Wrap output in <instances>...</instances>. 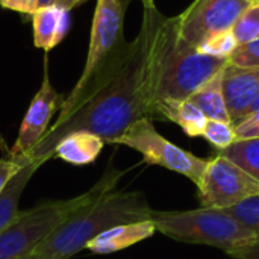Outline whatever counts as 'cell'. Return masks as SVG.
I'll use <instances>...</instances> for the list:
<instances>
[{
	"instance_id": "1",
	"label": "cell",
	"mask_w": 259,
	"mask_h": 259,
	"mask_svg": "<svg viewBox=\"0 0 259 259\" xmlns=\"http://www.w3.org/2000/svg\"><path fill=\"white\" fill-rule=\"evenodd\" d=\"M176 27L178 17H164L156 6L144 8L137 38L111 58L68 111L59 114L29 158L42 165L56 144L76 131L114 144L135 121L153 120L161 64Z\"/></svg>"
},
{
	"instance_id": "2",
	"label": "cell",
	"mask_w": 259,
	"mask_h": 259,
	"mask_svg": "<svg viewBox=\"0 0 259 259\" xmlns=\"http://www.w3.org/2000/svg\"><path fill=\"white\" fill-rule=\"evenodd\" d=\"M152 211L143 193L112 190L73 212L30 253V258H71L114 226L150 220Z\"/></svg>"
},
{
	"instance_id": "3",
	"label": "cell",
	"mask_w": 259,
	"mask_h": 259,
	"mask_svg": "<svg viewBox=\"0 0 259 259\" xmlns=\"http://www.w3.org/2000/svg\"><path fill=\"white\" fill-rule=\"evenodd\" d=\"M121 171L109 167L88 191L73 199L44 202L32 209L20 211L17 219L0 232V259L29 256L56 228L87 203L115 190Z\"/></svg>"
},
{
	"instance_id": "4",
	"label": "cell",
	"mask_w": 259,
	"mask_h": 259,
	"mask_svg": "<svg viewBox=\"0 0 259 259\" xmlns=\"http://www.w3.org/2000/svg\"><path fill=\"white\" fill-rule=\"evenodd\" d=\"M156 232L190 244L223 250L228 256L253 246L258 238L226 209L197 208L190 211H152Z\"/></svg>"
},
{
	"instance_id": "5",
	"label": "cell",
	"mask_w": 259,
	"mask_h": 259,
	"mask_svg": "<svg viewBox=\"0 0 259 259\" xmlns=\"http://www.w3.org/2000/svg\"><path fill=\"white\" fill-rule=\"evenodd\" d=\"M226 64L228 59L200 53L197 49L184 42L178 36L176 27L161 64L155 96V118L159 105L187 100L203 83L222 71Z\"/></svg>"
},
{
	"instance_id": "6",
	"label": "cell",
	"mask_w": 259,
	"mask_h": 259,
	"mask_svg": "<svg viewBox=\"0 0 259 259\" xmlns=\"http://www.w3.org/2000/svg\"><path fill=\"white\" fill-rule=\"evenodd\" d=\"M129 2L131 0H97L87 62L77 83L65 97L59 114L68 111L79 100L111 58H114L127 42L123 36V24Z\"/></svg>"
},
{
	"instance_id": "7",
	"label": "cell",
	"mask_w": 259,
	"mask_h": 259,
	"mask_svg": "<svg viewBox=\"0 0 259 259\" xmlns=\"http://www.w3.org/2000/svg\"><path fill=\"white\" fill-rule=\"evenodd\" d=\"M114 144L127 146L138 152L147 164L182 175L196 185L200 182L208 164V159L199 158L164 138L150 118L135 121Z\"/></svg>"
},
{
	"instance_id": "8",
	"label": "cell",
	"mask_w": 259,
	"mask_h": 259,
	"mask_svg": "<svg viewBox=\"0 0 259 259\" xmlns=\"http://www.w3.org/2000/svg\"><path fill=\"white\" fill-rule=\"evenodd\" d=\"M197 190L202 206L229 209L259 194V182L235 162L219 153L208 159Z\"/></svg>"
},
{
	"instance_id": "9",
	"label": "cell",
	"mask_w": 259,
	"mask_h": 259,
	"mask_svg": "<svg viewBox=\"0 0 259 259\" xmlns=\"http://www.w3.org/2000/svg\"><path fill=\"white\" fill-rule=\"evenodd\" d=\"M255 0H196L178 15V36L197 49L211 35L231 30Z\"/></svg>"
},
{
	"instance_id": "10",
	"label": "cell",
	"mask_w": 259,
	"mask_h": 259,
	"mask_svg": "<svg viewBox=\"0 0 259 259\" xmlns=\"http://www.w3.org/2000/svg\"><path fill=\"white\" fill-rule=\"evenodd\" d=\"M64 97L52 87L49 80V73L44 70V79L41 88L33 96L29 109L21 121L18 137L9 150V156L21 158L30 155V152L38 146V143L44 138L50 127V121L56 111H61L64 105Z\"/></svg>"
},
{
	"instance_id": "11",
	"label": "cell",
	"mask_w": 259,
	"mask_h": 259,
	"mask_svg": "<svg viewBox=\"0 0 259 259\" xmlns=\"http://www.w3.org/2000/svg\"><path fill=\"white\" fill-rule=\"evenodd\" d=\"M222 74L226 106L235 126L247 115L249 106L259 96V68H243L228 62Z\"/></svg>"
},
{
	"instance_id": "12",
	"label": "cell",
	"mask_w": 259,
	"mask_h": 259,
	"mask_svg": "<svg viewBox=\"0 0 259 259\" xmlns=\"http://www.w3.org/2000/svg\"><path fill=\"white\" fill-rule=\"evenodd\" d=\"M155 232L156 228L150 220L118 225L97 235L87 244L85 249L99 255L114 253L153 237Z\"/></svg>"
},
{
	"instance_id": "13",
	"label": "cell",
	"mask_w": 259,
	"mask_h": 259,
	"mask_svg": "<svg viewBox=\"0 0 259 259\" xmlns=\"http://www.w3.org/2000/svg\"><path fill=\"white\" fill-rule=\"evenodd\" d=\"M33 44L46 52L56 47L68 29V11L59 5L38 8L32 14Z\"/></svg>"
},
{
	"instance_id": "14",
	"label": "cell",
	"mask_w": 259,
	"mask_h": 259,
	"mask_svg": "<svg viewBox=\"0 0 259 259\" xmlns=\"http://www.w3.org/2000/svg\"><path fill=\"white\" fill-rule=\"evenodd\" d=\"M105 141L90 132L76 131L65 135L55 147L53 156L73 165H85L96 161L103 149Z\"/></svg>"
},
{
	"instance_id": "15",
	"label": "cell",
	"mask_w": 259,
	"mask_h": 259,
	"mask_svg": "<svg viewBox=\"0 0 259 259\" xmlns=\"http://www.w3.org/2000/svg\"><path fill=\"white\" fill-rule=\"evenodd\" d=\"M39 167H41V164L38 161L30 159L5 185V188L0 194V232H3L20 214L18 203H20L21 194L24 193L26 185L29 184L32 175Z\"/></svg>"
},
{
	"instance_id": "16",
	"label": "cell",
	"mask_w": 259,
	"mask_h": 259,
	"mask_svg": "<svg viewBox=\"0 0 259 259\" xmlns=\"http://www.w3.org/2000/svg\"><path fill=\"white\" fill-rule=\"evenodd\" d=\"M156 118L170 120L182 127L188 137H202L208 118L188 99L182 102H167L156 108Z\"/></svg>"
},
{
	"instance_id": "17",
	"label": "cell",
	"mask_w": 259,
	"mask_h": 259,
	"mask_svg": "<svg viewBox=\"0 0 259 259\" xmlns=\"http://www.w3.org/2000/svg\"><path fill=\"white\" fill-rule=\"evenodd\" d=\"M223 74L219 71L214 77H211L206 83H203L196 93H193L188 100L194 103L208 120H220V121H229V111L225 100L223 93Z\"/></svg>"
},
{
	"instance_id": "18",
	"label": "cell",
	"mask_w": 259,
	"mask_h": 259,
	"mask_svg": "<svg viewBox=\"0 0 259 259\" xmlns=\"http://www.w3.org/2000/svg\"><path fill=\"white\" fill-rule=\"evenodd\" d=\"M219 153L235 162L259 182V138L237 140Z\"/></svg>"
},
{
	"instance_id": "19",
	"label": "cell",
	"mask_w": 259,
	"mask_h": 259,
	"mask_svg": "<svg viewBox=\"0 0 259 259\" xmlns=\"http://www.w3.org/2000/svg\"><path fill=\"white\" fill-rule=\"evenodd\" d=\"M232 35L238 46L259 38V0H255L232 26Z\"/></svg>"
},
{
	"instance_id": "20",
	"label": "cell",
	"mask_w": 259,
	"mask_h": 259,
	"mask_svg": "<svg viewBox=\"0 0 259 259\" xmlns=\"http://www.w3.org/2000/svg\"><path fill=\"white\" fill-rule=\"evenodd\" d=\"M237 46H238V42H237L235 36L232 35V30H226V32L211 35L206 39H203L199 44L197 50L200 53H205V55H209L214 58L228 59Z\"/></svg>"
},
{
	"instance_id": "21",
	"label": "cell",
	"mask_w": 259,
	"mask_h": 259,
	"mask_svg": "<svg viewBox=\"0 0 259 259\" xmlns=\"http://www.w3.org/2000/svg\"><path fill=\"white\" fill-rule=\"evenodd\" d=\"M202 137L209 141L219 152L228 149L232 143L237 141L234 124L220 120H208Z\"/></svg>"
},
{
	"instance_id": "22",
	"label": "cell",
	"mask_w": 259,
	"mask_h": 259,
	"mask_svg": "<svg viewBox=\"0 0 259 259\" xmlns=\"http://www.w3.org/2000/svg\"><path fill=\"white\" fill-rule=\"evenodd\" d=\"M234 219H237L246 229H249L259 241V194L252 196L241 203L226 209Z\"/></svg>"
},
{
	"instance_id": "23",
	"label": "cell",
	"mask_w": 259,
	"mask_h": 259,
	"mask_svg": "<svg viewBox=\"0 0 259 259\" xmlns=\"http://www.w3.org/2000/svg\"><path fill=\"white\" fill-rule=\"evenodd\" d=\"M228 62L243 68H259V38L237 46L228 58Z\"/></svg>"
},
{
	"instance_id": "24",
	"label": "cell",
	"mask_w": 259,
	"mask_h": 259,
	"mask_svg": "<svg viewBox=\"0 0 259 259\" xmlns=\"http://www.w3.org/2000/svg\"><path fill=\"white\" fill-rule=\"evenodd\" d=\"M237 140H252L259 138V111L246 115L240 123L234 126Z\"/></svg>"
},
{
	"instance_id": "25",
	"label": "cell",
	"mask_w": 259,
	"mask_h": 259,
	"mask_svg": "<svg viewBox=\"0 0 259 259\" xmlns=\"http://www.w3.org/2000/svg\"><path fill=\"white\" fill-rule=\"evenodd\" d=\"M30 161V158H14V156H6L3 159H0V194L5 188V185L8 184V181L24 165Z\"/></svg>"
},
{
	"instance_id": "26",
	"label": "cell",
	"mask_w": 259,
	"mask_h": 259,
	"mask_svg": "<svg viewBox=\"0 0 259 259\" xmlns=\"http://www.w3.org/2000/svg\"><path fill=\"white\" fill-rule=\"evenodd\" d=\"M0 6L20 14H33L39 8V0H0Z\"/></svg>"
},
{
	"instance_id": "27",
	"label": "cell",
	"mask_w": 259,
	"mask_h": 259,
	"mask_svg": "<svg viewBox=\"0 0 259 259\" xmlns=\"http://www.w3.org/2000/svg\"><path fill=\"white\" fill-rule=\"evenodd\" d=\"M231 259H259V241H256L253 246L241 250V252H237L234 255L229 256Z\"/></svg>"
},
{
	"instance_id": "28",
	"label": "cell",
	"mask_w": 259,
	"mask_h": 259,
	"mask_svg": "<svg viewBox=\"0 0 259 259\" xmlns=\"http://www.w3.org/2000/svg\"><path fill=\"white\" fill-rule=\"evenodd\" d=\"M82 2H85V0H56V5L65 8L67 11H71L73 8H76V6L80 5Z\"/></svg>"
},
{
	"instance_id": "29",
	"label": "cell",
	"mask_w": 259,
	"mask_h": 259,
	"mask_svg": "<svg viewBox=\"0 0 259 259\" xmlns=\"http://www.w3.org/2000/svg\"><path fill=\"white\" fill-rule=\"evenodd\" d=\"M255 111H259V96L252 102V105L249 106V109H247V115L249 114H252V112H255Z\"/></svg>"
},
{
	"instance_id": "30",
	"label": "cell",
	"mask_w": 259,
	"mask_h": 259,
	"mask_svg": "<svg viewBox=\"0 0 259 259\" xmlns=\"http://www.w3.org/2000/svg\"><path fill=\"white\" fill-rule=\"evenodd\" d=\"M56 0H39V8L42 6H49V5H55Z\"/></svg>"
},
{
	"instance_id": "31",
	"label": "cell",
	"mask_w": 259,
	"mask_h": 259,
	"mask_svg": "<svg viewBox=\"0 0 259 259\" xmlns=\"http://www.w3.org/2000/svg\"><path fill=\"white\" fill-rule=\"evenodd\" d=\"M144 8H153L155 6V0H141Z\"/></svg>"
},
{
	"instance_id": "32",
	"label": "cell",
	"mask_w": 259,
	"mask_h": 259,
	"mask_svg": "<svg viewBox=\"0 0 259 259\" xmlns=\"http://www.w3.org/2000/svg\"><path fill=\"white\" fill-rule=\"evenodd\" d=\"M23 259H32V258H30V255H29V256H26V258H23Z\"/></svg>"
}]
</instances>
